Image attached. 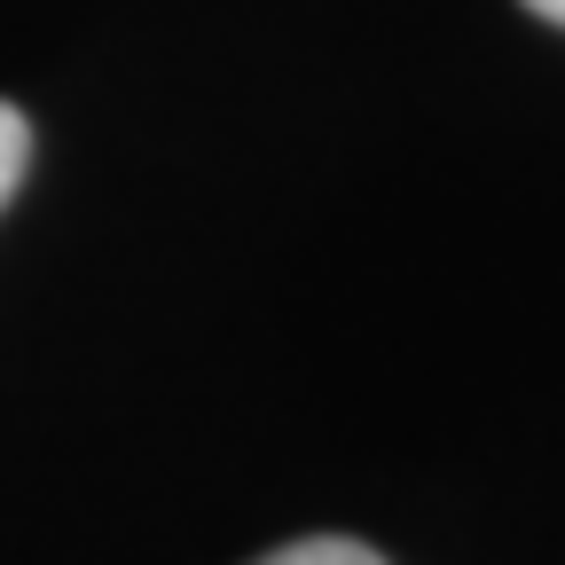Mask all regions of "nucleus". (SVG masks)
Wrapping results in <instances>:
<instances>
[{
    "label": "nucleus",
    "instance_id": "nucleus-2",
    "mask_svg": "<svg viewBox=\"0 0 565 565\" xmlns=\"http://www.w3.org/2000/svg\"><path fill=\"white\" fill-rule=\"evenodd\" d=\"M24 166H32V126L17 103H0V204L24 189Z\"/></svg>",
    "mask_w": 565,
    "mask_h": 565
},
{
    "label": "nucleus",
    "instance_id": "nucleus-1",
    "mask_svg": "<svg viewBox=\"0 0 565 565\" xmlns=\"http://www.w3.org/2000/svg\"><path fill=\"white\" fill-rule=\"evenodd\" d=\"M259 565H385V557L362 550V542H345V534H315V542H291V550H275Z\"/></svg>",
    "mask_w": 565,
    "mask_h": 565
},
{
    "label": "nucleus",
    "instance_id": "nucleus-3",
    "mask_svg": "<svg viewBox=\"0 0 565 565\" xmlns=\"http://www.w3.org/2000/svg\"><path fill=\"white\" fill-rule=\"evenodd\" d=\"M534 17H550V24H565V0H526Z\"/></svg>",
    "mask_w": 565,
    "mask_h": 565
}]
</instances>
